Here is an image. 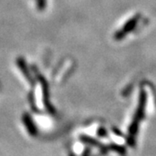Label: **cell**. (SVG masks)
Segmentation results:
<instances>
[{
    "mask_svg": "<svg viewBox=\"0 0 156 156\" xmlns=\"http://www.w3.org/2000/svg\"><path fill=\"white\" fill-rule=\"evenodd\" d=\"M80 140L84 142L85 144H88V145L94 146V147H99L101 150H107V148L105 147H103V145L101 143L100 141L96 140L93 139L91 137H89L88 135H81L80 137Z\"/></svg>",
    "mask_w": 156,
    "mask_h": 156,
    "instance_id": "cell-1",
    "label": "cell"
},
{
    "mask_svg": "<svg viewBox=\"0 0 156 156\" xmlns=\"http://www.w3.org/2000/svg\"><path fill=\"white\" fill-rule=\"evenodd\" d=\"M108 147H109V149L116 152L117 154H120V155L125 156L127 154V149H126V147H124L122 146L118 145V144H115V143H110L108 145Z\"/></svg>",
    "mask_w": 156,
    "mask_h": 156,
    "instance_id": "cell-2",
    "label": "cell"
},
{
    "mask_svg": "<svg viewBox=\"0 0 156 156\" xmlns=\"http://www.w3.org/2000/svg\"><path fill=\"white\" fill-rule=\"evenodd\" d=\"M97 134H98V135H99V136H101V137H103V136H105L107 134L106 130L102 128H99V129H98V133H97Z\"/></svg>",
    "mask_w": 156,
    "mask_h": 156,
    "instance_id": "cell-3",
    "label": "cell"
},
{
    "mask_svg": "<svg viewBox=\"0 0 156 156\" xmlns=\"http://www.w3.org/2000/svg\"><path fill=\"white\" fill-rule=\"evenodd\" d=\"M89 154H90V148H86L85 150H84L83 154V155L82 156H89Z\"/></svg>",
    "mask_w": 156,
    "mask_h": 156,
    "instance_id": "cell-4",
    "label": "cell"
}]
</instances>
